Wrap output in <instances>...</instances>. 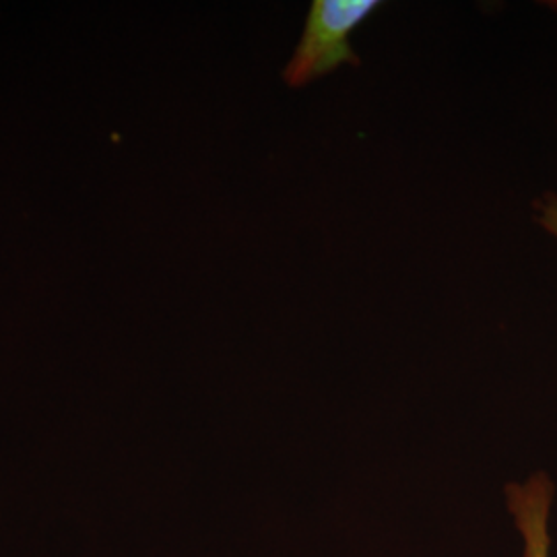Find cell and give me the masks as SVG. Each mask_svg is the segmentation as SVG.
Returning a JSON list of instances; mask_svg holds the SVG:
<instances>
[{"label":"cell","mask_w":557,"mask_h":557,"mask_svg":"<svg viewBox=\"0 0 557 557\" xmlns=\"http://www.w3.org/2000/svg\"><path fill=\"white\" fill-rule=\"evenodd\" d=\"M379 9L380 0H314L298 46L281 71L283 83L301 89L338 66H359L361 60L351 38Z\"/></svg>","instance_id":"6da1fadb"},{"label":"cell","mask_w":557,"mask_h":557,"mask_svg":"<svg viewBox=\"0 0 557 557\" xmlns=\"http://www.w3.org/2000/svg\"><path fill=\"white\" fill-rule=\"evenodd\" d=\"M552 481L537 473L522 485L508 487V506L524 539V557H549V508Z\"/></svg>","instance_id":"7a4b0ae2"},{"label":"cell","mask_w":557,"mask_h":557,"mask_svg":"<svg viewBox=\"0 0 557 557\" xmlns=\"http://www.w3.org/2000/svg\"><path fill=\"white\" fill-rule=\"evenodd\" d=\"M535 218L537 223L556 239L557 244V188L547 190L541 199L535 202Z\"/></svg>","instance_id":"3957f363"},{"label":"cell","mask_w":557,"mask_h":557,"mask_svg":"<svg viewBox=\"0 0 557 557\" xmlns=\"http://www.w3.org/2000/svg\"><path fill=\"white\" fill-rule=\"evenodd\" d=\"M547 9H552L554 13L557 15V0H552V2H547Z\"/></svg>","instance_id":"277c9868"}]
</instances>
